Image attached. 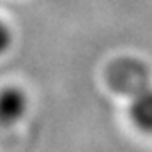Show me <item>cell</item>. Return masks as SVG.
Listing matches in <instances>:
<instances>
[{
	"mask_svg": "<svg viewBox=\"0 0 152 152\" xmlns=\"http://www.w3.org/2000/svg\"><path fill=\"white\" fill-rule=\"evenodd\" d=\"M29 112V96L20 86L9 85L0 90V127L10 129Z\"/></svg>",
	"mask_w": 152,
	"mask_h": 152,
	"instance_id": "1",
	"label": "cell"
},
{
	"mask_svg": "<svg viewBox=\"0 0 152 152\" xmlns=\"http://www.w3.org/2000/svg\"><path fill=\"white\" fill-rule=\"evenodd\" d=\"M130 96L129 115L132 124L140 132L152 135V86L147 85Z\"/></svg>",
	"mask_w": 152,
	"mask_h": 152,
	"instance_id": "2",
	"label": "cell"
},
{
	"mask_svg": "<svg viewBox=\"0 0 152 152\" xmlns=\"http://www.w3.org/2000/svg\"><path fill=\"white\" fill-rule=\"evenodd\" d=\"M12 42H14V34L10 27L7 26V22L0 19V56L5 54L12 48Z\"/></svg>",
	"mask_w": 152,
	"mask_h": 152,
	"instance_id": "3",
	"label": "cell"
}]
</instances>
